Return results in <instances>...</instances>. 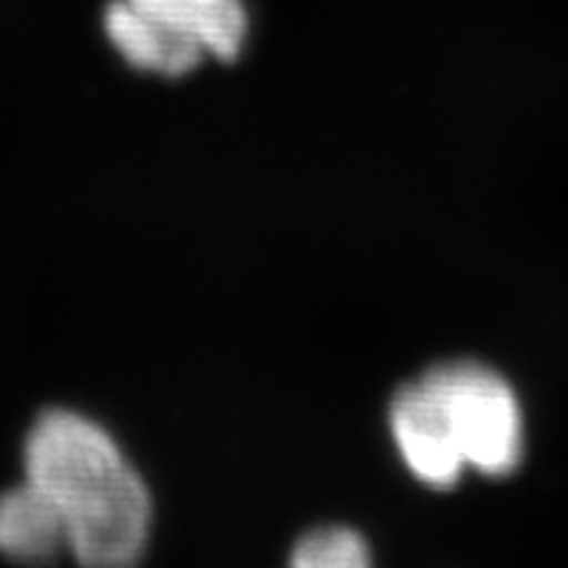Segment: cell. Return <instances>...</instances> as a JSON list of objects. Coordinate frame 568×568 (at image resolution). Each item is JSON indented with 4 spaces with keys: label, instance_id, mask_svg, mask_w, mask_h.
I'll return each mask as SVG.
<instances>
[{
    "label": "cell",
    "instance_id": "6da1fadb",
    "mask_svg": "<svg viewBox=\"0 0 568 568\" xmlns=\"http://www.w3.org/2000/svg\"><path fill=\"white\" fill-rule=\"evenodd\" d=\"M23 479L55 505L81 568H133L151 537L148 485L110 433L70 410L43 413L23 447Z\"/></svg>",
    "mask_w": 568,
    "mask_h": 568
},
{
    "label": "cell",
    "instance_id": "7a4b0ae2",
    "mask_svg": "<svg viewBox=\"0 0 568 568\" xmlns=\"http://www.w3.org/2000/svg\"><path fill=\"white\" fill-rule=\"evenodd\" d=\"M104 32L136 70L185 75L205 55L234 61L248 14L243 0H110Z\"/></svg>",
    "mask_w": 568,
    "mask_h": 568
},
{
    "label": "cell",
    "instance_id": "3957f363",
    "mask_svg": "<svg viewBox=\"0 0 568 568\" xmlns=\"http://www.w3.org/2000/svg\"><path fill=\"white\" fill-rule=\"evenodd\" d=\"M418 384L445 416L465 468L485 476L517 470L523 459V410L503 375L474 361H450L427 369Z\"/></svg>",
    "mask_w": 568,
    "mask_h": 568
},
{
    "label": "cell",
    "instance_id": "277c9868",
    "mask_svg": "<svg viewBox=\"0 0 568 568\" xmlns=\"http://www.w3.org/2000/svg\"><path fill=\"white\" fill-rule=\"evenodd\" d=\"M389 427L407 468L422 483L433 488H450L459 483V476L465 474V459L447 430L445 416L422 384L416 382L398 389L389 407Z\"/></svg>",
    "mask_w": 568,
    "mask_h": 568
},
{
    "label": "cell",
    "instance_id": "5b68a950",
    "mask_svg": "<svg viewBox=\"0 0 568 568\" xmlns=\"http://www.w3.org/2000/svg\"><path fill=\"white\" fill-rule=\"evenodd\" d=\"M70 555L67 528L55 505L23 479L0 497V555L21 566H50Z\"/></svg>",
    "mask_w": 568,
    "mask_h": 568
},
{
    "label": "cell",
    "instance_id": "8992f818",
    "mask_svg": "<svg viewBox=\"0 0 568 568\" xmlns=\"http://www.w3.org/2000/svg\"><path fill=\"white\" fill-rule=\"evenodd\" d=\"M288 568H373V557L353 528H317L310 531L292 551Z\"/></svg>",
    "mask_w": 568,
    "mask_h": 568
}]
</instances>
